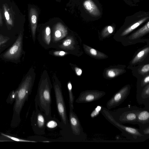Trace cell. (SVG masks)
I'll list each match as a JSON object with an SVG mask.
<instances>
[{"mask_svg": "<svg viewBox=\"0 0 149 149\" xmlns=\"http://www.w3.org/2000/svg\"><path fill=\"white\" fill-rule=\"evenodd\" d=\"M52 87L50 81L47 78L42 79L39 84L35 99L36 107L38 108L44 113L47 120L52 117Z\"/></svg>", "mask_w": 149, "mask_h": 149, "instance_id": "6da1fadb", "label": "cell"}, {"mask_svg": "<svg viewBox=\"0 0 149 149\" xmlns=\"http://www.w3.org/2000/svg\"><path fill=\"white\" fill-rule=\"evenodd\" d=\"M109 122L119 129L123 135L128 140L134 142H141L148 139L142 134L139 129L124 125L116 121L109 112V110L102 107L100 112Z\"/></svg>", "mask_w": 149, "mask_h": 149, "instance_id": "7a4b0ae2", "label": "cell"}, {"mask_svg": "<svg viewBox=\"0 0 149 149\" xmlns=\"http://www.w3.org/2000/svg\"><path fill=\"white\" fill-rule=\"evenodd\" d=\"M69 121L70 127L67 132H61L67 135L69 139L77 141H84L86 139L87 135L84 131L83 128L77 114L73 109L69 106Z\"/></svg>", "mask_w": 149, "mask_h": 149, "instance_id": "3957f363", "label": "cell"}, {"mask_svg": "<svg viewBox=\"0 0 149 149\" xmlns=\"http://www.w3.org/2000/svg\"><path fill=\"white\" fill-rule=\"evenodd\" d=\"M141 109L136 106H130L109 112L114 120L120 123L137 124V116Z\"/></svg>", "mask_w": 149, "mask_h": 149, "instance_id": "277c9868", "label": "cell"}, {"mask_svg": "<svg viewBox=\"0 0 149 149\" xmlns=\"http://www.w3.org/2000/svg\"><path fill=\"white\" fill-rule=\"evenodd\" d=\"M33 84V79L30 71L23 78L17 91V96L15 109L17 113L20 111L24 103L31 93Z\"/></svg>", "mask_w": 149, "mask_h": 149, "instance_id": "5b68a950", "label": "cell"}, {"mask_svg": "<svg viewBox=\"0 0 149 149\" xmlns=\"http://www.w3.org/2000/svg\"><path fill=\"white\" fill-rule=\"evenodd\" d=\"M149 20V11H140L127 17L121 29V35H127Z\"/></svg>", "mask_w": 149, "mask_h": 149, "instance_id": "8992f818", "label": "cell"}, {"mask_svg": "<svg viewBox=\"0 0 149 149\" xmlns=\"http://www.w3.org/2000/svg\"><path fill=\"white\" fill-rule=\"evenodd\" d=\"M53 86L57 110L61 118V122L64 127V129L62 130V131L66 132L69 129L70 124L67 116L61 86L59 83L56 82L54 83Z\"/></svg>", "mask_w": 149, "mask_h": 149, "instance_id": "52a82bcc", "label": "cell"}, {"mask_svg": "<svg viewBox=\"0 0 149 149\" xmlns=\"http://www.w3.org/2000/svg\"><path fill=\"white\" fill-rule=\"evenodd\" d=\"M23 39V35L20 32L13 44L7 50L0 55V58L7 61L16 63L19 62L24 52Z\"/></svg>", "mask_w": 149, "mask_h": 149, "instance_id": "ba28073f", "label": "cell"}, {"mask_svg": "<svg viewBox=\"0 0 149 149\" xmlns=\"http://www.w3.org/2000/svg\"><path fill=\"white\" fill-rule=\"evenodd\" d=\"M47 120L44 113L38 108L36 107L31 117L32 125L35 133L38 135L45 134Z\"/></svg>", "mask_w": 149, "mask_h": 149, "instance_id": "9c48e42d", "label": "cell"}, {"mask_svg": "<svg viewBox=\"0 0 149 149\" xmlns=\"http://www.w3.org/2000/svg\"><path fill=\"white\" fill-rule=\"evenodd\" d=\"M83 6L93 20L100 19L103 15L102 9L97 0H84Z\"/></svg>", "mask_w": 149, "mask_h": 149, "instance_id": "30bf717a", "label": "cell"}, {"mask_svg": "<svg viewBox=\"0 0 149 149\" xmlns=\"http://www.w3.org/2000/svg\"><path fill=\"white\" fill-rule=\"evenodd\" d=\"M130 90V86L127 85L117 92L107 102V109H111L120 105L128 96Z\"/></svg>", "mask_w": 149, "mask_h": 149, "instance_id": "8fae6325", "label": "cell"}, {"mask_svg": "<svg viewBox=\"0 0 149 149\" xmlns=\"http://www.w3.org/2000/svg\"><path fill=\"white\" fill-rule=\"evenodd\" d=\"M105 94L104 91L96 90L84 91L80 93L75 102L77 103L92 102L99 100Z\"/></svg>", "mask_w": 149, "mask_h": 149, "instance_id": "7c38bea8", "label": "cell"}, {"mask_svg": "<svg viewBox=\"0 0 149 149\" xmlns=\"http://www.w3.org/2000/svg\"><path fill=\"white\" fill-rule=\"evenodd\" d=\"M136 98L140 104H143L146 107H149V85L137 90Z\"/></svg>", "mask_w": 149, "mask_h": 149, "instance_id": "4fadbf2b", "label": "cell"}, {"mask_svg": "<svg viewBox=\"0 0 149 149\" xmlns=\"http://www.w3.org/2000/svg\"><path fill=\"white\" fill-rule=\"evenodd\" d=\"M67 29L61 23H58L55 26L54 29L53 39L58 41L65 37L67 34Z\"/></svg>", "mask_w": 149, "mask_h": 149, "instance_id": "5bb4252c", "label": "cell"}, {"mask_svg": "<svg viewBox=\"0 0 149 149\" xmlns=\"http://www.w3.org/2000/svg\"><path fill=\"white\" fill-rule=\"evenodd\" d=\"M38 12L35 8H31L29 11V17L32 38L35 40L36 29L37 27Z\"/></svg>", "mask_w": 149, "mask_h": 149, "instance_id": "9a60e30c", "label": "cell"}, {"mask_svg": "<svg viewBox=\"0 0 149 149\" xmlns=\"http://www.w3.org/2000/svg\"><path fill=\"white\" fill-rule=\"evenodd\" d=\"M137 125L149 123V107L141 108L137 116Z\"/></svg>", "mask_w": 149, "mask_h": 149, "instance_id": "2e32d148", "label": "cell"}, {"mask_svg": "<svg viewBox=\"0 0 149 149\" xmlns=\"http://www.w3.org/2000/svg\"><path fill=\"white\" fill-rule=\"evenodd\" d=\"M58 127L64 129V127L61 122H60L57 118L55 115H54L53 118L52 117L48 120L46 123V127L49 130H52L55 129Z\"/></svg>", "mask_w": 149, "mask_h": 149, "instance_id": "e0dca14e", "label": "cell"}, {"mask_svg": "<svg viewBox=\"0 0 149 149\" xmlns=\"http://www.w3.org/2000/svg\"><path fill=\"white\" fill-rule=\"evenodd\" d=\"M149 31V21L142 27L132 33L130 36L131 39L138 38L148 33Z\"/></svg>", "mask_w": 149, "mask_h": 149, "instance_id": "ac0fdd59", "label": "cell"}, {"mask_svg": "<svg viewBox=\"0 0 149 149\" xmlns=\"http://www.w3.org/2000/svg\"><path fill=\"white\" fill-rule=\"evenodd\" d=\"M75 41L74 38L71 36L68 37L59 47L63 49L73 50L74 49Z\"/></svg>", "mask_w": 149, "mask_h": 149, "instance_id": "d6986e66", "label": "cell"}, {"mask_svg": "<svg viewBox=\"0 0 149 149\" xmlns=\"http://www.w3.org/2000/svg\"><path fill=\"white\" fill-rule=\"evenodd\" d=\"M84 48L85 50L90 55L94 57L99 58L104 57L105 56L103 53L98 52L96 50L91 48L84 44L83 45Z\"/></svg>", "mask_w": 149, "mask_h": 149, "instance_id": "ffe728a7", "label": "cell"}, {"mask_svg": "<svg viewBox=\"0 0 149 149\" xmlns=\"http://www.w3.org/2000/svg\"><path fill=\"white\" fill-rule=\"evenodd\" d=\"M67 87L69 94V106L74 109V95L72 90V85L70 82L69 81L67 84Z\"/></svg>", "mask_w": 149, "mask_h": 149, "instance_id": "44dd1931", "label": "cell"}, {"mask_svg": "<svg viewBox=\"0 0 149 149\" xmlns=\"http://www.w3.org/2000/svg\"><path fill=\"white\" fill-rule=\"evenodd\" d=\"M148 47H146L139 52L132 60V63H135L142 58L149 52Z\"/></svg>", "mask_w": 149, "mask_h": 149, "instance_id": "7402d4cb", "label": "cell"}, {"mask_svg": "<svg viewBox=\"0 0 149 149\" xmlns=\"http://www.w3.org/2000/svg\"><path fill=\"white\" fill-rule=\"evenodd\" d=\"M139 129L140 133L149 138V123L144 124H139Z\"/></svg>", "mask_w": 149, "mask_h": 149, "instance_id": "603a6c76", "label": "cell"}, {"mask_svg": "<svg viewBox=\"0 0 149 149\" xmlns=\"http://www.w3.org/2000/svg\"><path fill=\"white\" fill-rule=\"evenodd\" d=\"M10 39L9 37L0 34V53L7 46Z\"/></svg>", "mask_w": 149, "mask_h": 149, "instance_id": "cb8c5ba5", "label": "cell"}, {"mask_svg": "<svg viewBox=\"0 0 149 149\" xmlns=\"http://www.w3.org/2000/svg\"><path fill=\"white\" fill-rule=\"evenodd\" d=\"M51 29L49 26H46L44 30V39L45 42L48 45H49L51 41Z\"/></svg>", "mask_w": 149, "mask_h": 149, "instance_id": "d4e9b609", "label": "cell"}, {"mask_svg": "<svg viewBox=\"0 0 149 149\" xmlns=\"http://www.w3.org/2000/svg\"><path fill=\"white\" fill-rule=\"evenodd\" d=\"M3 8L4 14L7 24L10 26H13V21L10 17V14L6 6L5 5H4Z\"/></svg>", "mask_w": 149, "mask_h": 149, "instance_id": "484cf974", "label": "cell"}, {"mask_svg": "<svg viewBox=\"0 0 149 149\" xmlns=\"http://www.w3.org/2000/svg\"><path fill=\"white\" fill-rule=\"evenodd\" d=\"M121 70L117 69H110L107 71L106 74L108 77L113 78L118 75L121 72Z\"/></svg>", "mask_w": 149, "mask_h": 149, "instance_id": "4316f807", "label": "cell"}, {"mask_svg": "<svg viewBox=\"0 0 149 149\" xmlns=\"http://www.w3.org/2000/svg\"><path fill=\"white\" fill-rule=\"evenodd\" d=\"M102 107L101 106H97L91 113L90 116L91 118H93L98 115L102 109Z\"/></svg>", "mask_w": 149, "mask_h": 149, "instance_id": "83f0119b", "label": "cell"}, {"mask_svg": "<svg viewBox=\"0 0 149 149\" xmlns=\"http://www.w3.org/2000/svg\"><path fill=\"white\" fill-rule=\"evenodd\" d=\"M2 134L3 135L6 136L8 138H10V139L14 140V141H19V142H36V141H29L27 140H25L24 139H19L17 138H15V137H13L12 136H10L8 135H7L6 134Z\"/></svg>", "mask_w": 149, "mask_h": 149, "instance_id": "f1b7e54d", "label": "cell"}, {"mask_svg": "<svg viewBox=\"0 0 149 149\" xmlns=\"http://www.w3.org/2000/svg\"><path fill=\"white\" fill-rule=\"evenodd\" d=\"M127 5L131 6H135L138 5L141 0H123Z\"/></svg>", "mask_w": 149, "mask_h": 149, "instance_id": "f546056e", "label": "cell"}, {"mask_svg": "<svg viewBox=\"0 0 149 149\" xmlns=\"http://www.w3.org/2000/svg\"><path fill=\"white\" fill-rule=\"evenodd\" d=\"M149 71V64H147L144 65L141 68V72L143 73L148 72Z\"/></svg>", "mask_w": 149, "mask_h": 149, "instance_id": "4dcf8cb0", "label": "cell"}, {"mask_svg": "<svg viewBox=\"0 0 149 149\" xmlns=\"http://www.w3.org/2000/svg\"><path fill=\"white\" fill-rule=\"evenodd\" d=\"M54 54L55 55L63 56L66 54V53L63 51H59L55 52Z\"/></svg>", "mask_w": 149, "mask_h": 149, "instance_id": "1f68e13d", "label": "cell"}, {"mask_svg": "<svg viewBox=\"0 0 149 149\" xmlns=\"http://www.w3.org/2000/svg\"><path fill=\"white\" fill-rule=\"evenodd\" d=\"M74 69L76 73L78 76H80L81 75L82 73V70L80 68L77 67H75Z\"/></svg>", "mask_w": 149, "mask_h": 149, "instance_id": "d6a6232c", "label": "cell"}, {"mask_svg": "<svg viewBox=\"0 0 149 149\" xmlns=\"http://www.w3.org/2000/svg\"><path fill=\"white\" fill-rule=\"evenodd\" d=\"M2 18L1 15V13L0 11V26L2 24Z\"/></svg>", "mask_w": 149, "mask_h": 149, "instance_id": "836d02e7", "label": "cell"}]
</instances>
